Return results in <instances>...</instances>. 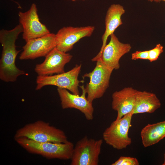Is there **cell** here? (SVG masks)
I'll list each match as a JSON object with an SVG mask.
<instances>
[{
  "label": "cell",
  "mask_w": 165,
  "mask_h": 165,
  "mask_svg": "<svg viewBox=\"0 0 165 165\" xmlns=\"http://www.w3.org/2000/svg\"><path fill=\"white\" fill-rule=\"evenodd\" d=\"M79 86L82 91L81 95L71 93L66 89L57 87L62 108L63 109H76L84 114L86 119L92 120L94 112L92 103L90 102L86 97V93L84 86Z\"/></svg>",
  "instance_id": "obj_10"
},
{
  "label": "cell",
  "mask_w": 165,
  "mask_h": 165,
  "mask_svg": "<svg viewBox=\"0 0 165 165\" xmlns=\"http://www.w3.org/2000/svg\"><path fill=\"white\" fill-rule=\"evenodd\" d=\"M154 1L156 2H159L160 1H164L165 2V0H155Z\"/></svg>",
  "instance_id": "obj_21"
},
{
  "label": "cell",
  "mask_w": 165,
  "mask_h": 165,
  "mask_svg": "<svg viewBox=\"0 0 165 165\" xmlns=\"http://www.w3.org/2000/svg\"><path fill=\"white\" fill-rule=\"evenodd\" d=\"M55 34L50 33L29 40L23 47L19 58L21 60L34 59L45 57L56 47Z\"/></svg>",
  "instance_id": "obj_12"
},
{
  "label": "cell",
  "mask_w": 165,
  "mask_h": 165,
  "mask_svg": "<svg viewBox=\"0 0 165 165\" xmlns=\"http://www.w3.org/2000/svg\"><path fill=\"white\" fill-rule=\"evenodd\" d=\"M138 91L132 87H126L113 93L112 106L117 113L116 119L132 112Z\"/></svg>",
  "instance_id": "obj_14"
},
{
  "label": "cell",
  "mask_w": 165,
  "mask_h": 165,
  "mask_svg": "<svg viewBox=\"0 0 165 165\" xmlns=\"http://www.w3.org/2000/svg\"><path fill=\"white\" fill-rule=\"evenodd\" d=\"M110 36V41L105 47L100 58L112 70H117L120 68V59L130 51L131 46L129 44L120 42L114 33Z\"/></svg>",
  "instance_id": "obj_13"
},
{
  "label": "cell",
  "mask_w": 165,
  "mask_h": 165,
  "mask_svg": "<svg viewBox=\"0 0 165 165\" xmlns=\"http://www.w3.org/2000/svg\"><path fill=\"white\" fill-rule=\"evenodd\" d=\"M160 102L156 95L146 91H138L134 109V114L153 113L161 106Z\"/></svg>",
  "instance_id": "obj_16"
},
{
  "label": "cell",
  "mask_w": 165,
  "mask_h": 165,
  "mask_svg": "<svg viewBox=\"0 0 165 165\" xmlns=\"http://www.w3.org/2000/svg\"><path fill=\"white\" fill-rule=\"evenodd\" d=\"M141 136L145 147L157 143L165 137V120L148 124L141 130Z\"/></svg>",
  "instance_id": "obj_17"
},
{
  "label": "cell",
  "mask_w": 165,
  "mask_h": 165,
  "mask_svg": "<svg viewBox=\"0 0 165 165\" xmlns=\"http://www.w3.org/2000/svg\"><path fill=\"white\" fill-rule=\"evenodd\" d=\"M73 1H77V0H70Z\"/></svg>",
  "instance_id": "obj_24"
},
{
  "label": "cell",
  "mask_w": 165,
  "mask_h": 165,
  "mask_svg": "<svg viewBox=\"0 0 165 165\" xmlns=\"http://www.w3.org/2000/svg\"><path fill=\"white\" fill-rule=\"evenodd\" d=\"M112 165H138L139 162L135 158L125 156L120 157Z\"/></svg>",
  "instance_id": "obj_18"
},
{
  "label": "cell",
  "mask_w": 165,
  "mask_h": 165,
  "mask_svg": "<svg viewBox=\"0 0 165 165\" xmlns=\"http://www.w3.org/2000/svg\"><path fill=\"white\" fill-rule=\"evenodd\" d=\"M23 31L20 24L11 30L0 31V42L2 47L0 61V79L4 82H14L19 76L28 75L15 64L16 57L20 51L16 49L15 42Z\"/></svg>",
  "instance_id": "obj_1"
},
{
  "label": "cell",
  "mask_w": 165,
  "mask_h": 165,
  "mask_svg": "<svg viewBox=\"0 0 165 165\" xmlns=\"http://www.w3.org/2000/svg\"><path fill=\"white\" fill-rule=\"evenodd\" d=\"M95 28L93 26L64 27L55 34L56 47L59 50L67 53L71 50L74 44L80 39L91 36Z\"/></svg>",
  "instance_id": "obj_9"
},
{
  "label": "cell",
  "mask_w": 165,
  "mask_h": 165,
  "mask_svg": "<svg viewBox=\"0 0 165 165\" xmlns=\"http://www.w3.org/2000/svg\"><path fill=\"white\" fill-rule=\"evenodd\" d=\"M148 0L151 2H152L153 1H154L155 0Z\"/></svg>",
  "instance_id": "obj_23"
},
{
  "label": "cell",
  "mask_w": 165,
  "mask_h": 165,
  "mask_svg": "<svg viewBox=\"0 0 165 165\" xmlns=\"http://www.w3.org/2000/svg\"><path fill=\"white\" fill-rule=\"evenodd\" d=\"M163 52V46L160 44H157L153 49L149 50L148 60L150 62L156 61Z\"/></svg>",
  "instance_id": "obj_19"
},
{
  "label": "cell",
  "mask_w": 165,
  "mask_h": 165,
  "mask_svg": "<svg viewBox=\"0 0 165 165\" xmlns=\"http://www.w3.org/2000/svg\"><path fill=\"white\" fill-rule=\"evenodd\" d=\"M149 50L144 51H136L131 54L132 60H136L139 59L148 60Z\"/></svg>",
  "instance_id": "obj_20"
},
{
  "label": "cell",
  "mask_w": 165,
  "mask_h": 165,
  "mask_svg": "<svg viewBox=\"0 0 165 165\" xmlns=\"http://www.w3.org/2000/svg\"><path fill=\"white\" fill-rule=\"evenodd\" d=\"M22 137L39 142L61 143L68 141L63 131L40 120L25 125L18 129L14 139Z\"/></svg>",
  "instance_id": "obj_3"
},
{
  "label": "cell",
  "mask_w": 165,
  "mask_h": 165,
  "mask_svg": "<svg viewBox=\"0 0 165 165\" xmlns=\"http://www.w3.org/2000/svg\"><path fill=\"white\" fill-rule=\"evenodd\" d=\"M164 161H163V163L162 164V165H165V153L164 154Z\"/></svg>",
  "instance_id": "obj_22"
},
{
  "label": "cell",
  "mask_w": 165,
  "mask_h": 165,
  "mask_svg": "<svg viewBox=\"0 0 165 165\" xmlns=\"http://www.w3.org/2000/svg\"><path fill=\"white\" fill-rule=\"evenodd\" d=\"M125 11L123 7L119 4H112L108 9L105 20V30L102 37V46L99 53L92 59V61H96L100 58L102 51L107 44L108 37L123 24L121 16Z\"/></svg>",
  "instance_id": "obj_15"
},
{
  "label": "cell",
  "mask_w": 165,
  "mask_h": 165,
  "mask_svg": "<svg viewBox=\"0 0 165 165\" xmlns=\"http://www.w3.org/2000/svg\"><path fill=\"white\" fill-rule=\"evenodd\" d=\"M18 16L23 28V38L26 42L50 33L46 25L40 21L35 4H32L28 11L19 12Z\"/></svg>",
  "instance_id": "obj_8"
},
{
  "label": "cell",
  "mask_w": 165,
  "mask_h": 165,
  "mask_svg": "<svg viewBox=\"0 0 165 165\" xmlns=\"http://www.w3.org/2000/svg\"><path fill=\"white\" fill-rule=\"evenodd\" d=\"M133 115L132 112L116 119L105 130L103 137L106 144L117 150L125 148L131 144V139L128 133Z\"/></svg>",
  "instance_id": "obj_5"
},
{
  "label": "cell",
  "mask_w": 165,
  "mask_h": 165,
  "mask_svg": "<svg viewBox=\"0 0 165 165\" xmlns=\"http://www.w3.org/2000/svg\"><path fill=\"white\" fill-rule=\"evenodd\" d=\"M14 139L28 152L41 155L48 159L71 160L74 147L73 144L68 141L59 143L37 142L24 137Z\"/></svg>",
  "instance_id": "obj_2"
},
{
  "label": "cell",
  "mask_w": 165,
  "mask_h": 165,
  "mask_svg": "<svg viewBox=\"0 0 165 165\" xmlns=\"http://www.w3.org/2000/svg\"><path fill=\"white\" fill-rule=\"evenodd\" d=\"M81 68V64H76L66 72L54 75H38L35 89L38 90L45 86L52 85L68 90L73 94H79V83L83 82L78 79Z\"/></svg>",
  "instance_id": "obj_7"
},
{
  "label": "cell",
  "mask_w": 165,
  "mask_h": 165,
  "mask_svg": "<svg viewBox=\"0 0 165 165\" xmlns=\"http://www.w3.org/2000/svg\"><path fill=\"white\" fill-rule=\"evenodd\" d=\"M95 67L91 72L84 74L83 78L87 77L89 82L85 88L87 100L92 103L102 97L109 86V81L113 70L105 64L101 58L97 61Z\"/></svg>",
  "instance_id": "obj_4"
},
{
  "label": "cell",
  "mask_w": 165,
  "mask_h": 165,
  "mask_svg": "<svg viewBox=\"0 0 165 165\" xmlns=\"http://www.w3.org/2000/svg\"><path fill=\"white\" fill-rule=\"evenodd\" d=\"M72 56L55 47L46 56L44 61L36 65L35 71L38 75H50L64 72L65 65Z\"/></svg>",
  "instance_id": "obj_11"
},
{
  "label": "cell",
  "mask_w": 165,
  "mask_h": 165,
  "mask_svg": "<svg viewBox=\"0 0 165 165\" xmlns=\"http://www.w3.org/2000/svg\"><path fill=\"white\" fill-rule=\"evenodd\" d=\"M103 140L85 136L74 147L71 165H97Z\"/></svg>",
  "instance_id": "obj_6"
}]
</instances>
